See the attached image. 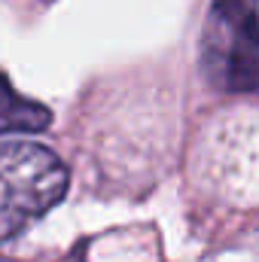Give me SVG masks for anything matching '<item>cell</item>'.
Here are the masks:
<instances>
[{"label": "cell", "instance_id": "7a4b0ae2", "mask_svg": "<svg viewBox=\"0 0 259 262\" xmlns=\"http://www.w3.org/2000/svg\"><path fill=\"white\" fill-rule=\"evenodd\" d=\"M204 67L232 92H259L256 0H217L204 28Z\"/></svg>", "mask_w": 259, "mask_h": 262}, {"label": "cell", "instance_id": "6da1fadb", "mask_svg": "<svg viewBox=\"0 0 259 262\" xmlns=\"http://www.w3.org/2000/svg\"><path fill=\"white\" fill-rule=\"evenodd\" d=\"M67 192V165L31 140L0 143V241L52 210Z\"/></svg>", "mask_w": 259, "mask_h": 262}, {"label": "cell", "instance_id": "3957f363", "mask_svg": "<svg viewBox=\"0 0 259 262\" xmlns=\"http://www.w3.org/2000/svg\"><path fill=\"white\" fill-rule=\"evenodd\" d=\"M49 110L37 101L21 98L6 76H0V134L6 131H40L49 125Z\"/></svg>", "mask_w": 259, "mask_h": 262}]
</instances>
